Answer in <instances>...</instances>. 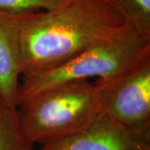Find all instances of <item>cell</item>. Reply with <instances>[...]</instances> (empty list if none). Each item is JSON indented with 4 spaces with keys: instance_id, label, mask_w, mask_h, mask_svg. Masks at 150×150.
Masks as SVG:
<instances>
[{
    "instance_id": "cell-1",
    "label": "cell",
    "mask_w": 150,
    "mask_h": 150,
    "mask_svg": "<svg viewBox=\"0 0 150 150\" xmlns=\"http://www.w3.org/2000/svg\"><path fill=\"white\" fill-rule=\"evenodd\" d=\"M127 28L106 0H70L54 10L23 13L22 78L54 69Z\"/></svg>"
},
{
    "instance_id": "cell-2",
    "label": "cell",
    "mask_w": 150,
    "mask_h": 150,
    "mask_svg": "<svg viewBox=\"0 0 150 150\" xmlns=\"http://www.w3.org/2000/svg\"><path fill=\"white\" fill-rule=\"evenodd\" d=\"M23 128L33 144H45L80 132L102 112L94 83L69 82L18 106Z\"/></svg>"
},
{
    "instance_id": "cell-3",
    "label": "cell",
    "mask_w": 150,
    "mask_h": 150,
    "mask_svg": "<svg viewBox=\"0 0 150 150\" xmlns=\"http://www.w3.org/2000/svg\"><path fill=\"white\" fill-rule=\"evenodd\" d=\"M150 55V36L127 28L117 36L88 48L58 67L21 79L18 106L49 88L69 82L105 79Z\"/></svg>"
},
{
    "instance_id": "cell-4",
    "label": "cell",
    "mask_w": 150,
    "mask_h": 150,
    "mask_svg": "<svg viewBox=\"0 0 150 150\" xmlns=\"http://www.w3.org/2000/svg\"><path fill=\"white\" fill-rule=\"evenodd\" d=\"M93 83L102 112L135 133L150 137V55Z\"/></svg>"
},
{
    "instance_id": "cell-5",
    "label": "cell",
    "mask_w": 150,
    "mask_h": 150,
    "mask_svg": "<svg viewBox=\"0 0 150 150\" xmlns=\"http://www.w3.org/2000/svg\"><path fill=\"white\" fill-rule=\"evenodd\" d=\"M41 150H150V137L101 112L80 132L43 144Z\"/></svg>"
},
{
    "instance_id": "cell-6",
    "label": "cell",
    "mask_w": 150,
    "mask_h": 150,
    "mask_svg": "<svg viewBox=\"0 0 150 150\" xmlns=\"http://www.w3.org/2000/svg\"><path fill=\"white\" fill-rule=\"evenodd\" d=\"M23 16L0 11V100L14 108L23 68Z\"/></svg>"
},
{
    "instance_id": "cell-7",
    "label": "cell",
    "mask_w": 150,
    "mask_h": 150,
    "mask_svg": "<svg viewBox=\"0 0 150 150\" xmlns=\"http://www.w3.org/2000/svg\"><path fill=\"white\" fill-rule=\"evenodd\" d=\"M33 144L24 132L18 108L0 100V150H33Z\"/></svg>"
},
{
    "instance_id": "cell-8",
    "label": "cell",
    "mask_w": 150,
    "mask_h": 150,
    "mask_svg": "<svg viewBox=\"0 0 150 150\" xmlns=\"http://www.w3.org/2000/svg\"><path fill=\"white\" fill-rule=\"evenodd\" d=\"M125 25L134 32L150 36V0H106Z\"/></svg>"
},
{
    "instance_id": "cell-9",
    "label": "cell",
    "mask_w": 150,
    "mask_h": 150,
    "mask_svg": "<svg viewBox=\"0 0 150 150\" xmlns=\"http://www.w3.org/2000/svg\"><path fill=\"white\" fill-rule=\"evenodd\" d=\"M70 0H0V11L21 13L50 11L68 4Z\"/></svg>"
}]
</instances>
